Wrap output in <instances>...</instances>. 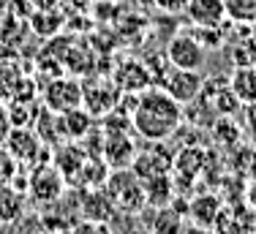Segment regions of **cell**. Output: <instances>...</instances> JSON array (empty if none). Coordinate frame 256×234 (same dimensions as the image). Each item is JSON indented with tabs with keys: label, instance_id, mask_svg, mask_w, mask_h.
<instances>
[{
	"label": "cell",
	"instance_id": "obj_1",
	"mask_svg": "<svg viewBox=\"0 0 256 234\" xmlns=\"http://www.w3.org/2000/svg\"><path fill=\"white\" fill-rule=\"evenodd\" d=\"M182 104H178L164 88H148L136 98L131 122L136 136L144 142H166L182 126Z\"/></svg>",
	"mask_w": 256,
	"mask_h": 234
},
{
	"label": "cell",
	"instance_id": "obj_2",
	"mask_svg": "<svg viewBox=\"0 0 256 234\" xmlns=\"http://www.w3.org/2000/svg\"><path fill=\"white\" fill-rule=\"evenodd\" d=\"M207 60V49L196 41L191 30H178L172 38L166 41V63L174 68H188L199 71Z\"/></svg>",
	"mask_w": 256,
	"mask_h": 234
},
{
	"label": "cell",
	"instance_id": "obj_3",
	"mask_svg": "<svg viewBox=\"0 0 256 234\" xmlns=\"http://www.w3.org/2000/svg\"><path fill=\"white\" fill-rule=\"evenodd\" d=\"M120 96H123V90L118 88L112 76H93L82 82V106L93 117H101L109 109H114Z\"/></svg>",
	"mask_w": 256,
	"mask_h": 234
},
{
	"label": "cell",
	"instance_id": "obj_4",
	"mask_svg": "<svg viewBox=\"0 0 256 234\" xmlns=\"http://www.w3.org/2000/svg\"><path fill=\"white\" fill-rule=\"evenodd\" d=\"M164 142H150L144 144V150H136L131 161V172L139 177V180H153V177H166L172 174L174 158L166 152V147H161Z\"/></svg>",
	"mask_w": 256,
	"mask_h": 234
},
{
	"label": "cell",
	"instance_id": "obj_5",
	"mask_svg": "<svg viewBox=\"0 0 256 234\" xmlns=\"http://www.w3.org/2000/svg\"><path fill=\"white\" fill-rule=\"evenodd\" d=\"M3 144L8 147V152L20 164H33L36 166V161L46 158V144L41 142V136L36 134L33 126H14Z\"/></svg>",
	"mask_w": 256,
	"mask_h": 234
},
{
	"label": "cell",
	"instance_id": "obj_6",
	"mask_svg": "<svg viewBox=\"0 0 256 234\" xmlns=\"http://www.w3.org/2000/svg\"><path fill=\"white\" fill-rule=\"evenodd\" d=\"M202 84H204V76L199 71H188V68H174V66H169L158 88H164L174 101L186 106V104H191V101L199 98Z\"/></svg>",
	"mask_w": 256,
	"mask_h": 234
},
{
	"label": "cell",
	"instance_id": "obj_7",
	"mask_svg": "<svg viewBox=\"0 0 256 234\" xmlns=\"http://www.w3.org/2000/svg\"><path fill=\"white\" fill-rule=\"evenodd\" d=\"M30 199L38 204H50L58 196H63L66 190V177L60 174V169L54 164H38L33 169V174L28 177Z\"/></svg>",
	"mask_w": 256,
	"mask_h": 234
},
{
	"label": "cell",
	"instance_id": "obj_8",
	"mask_svg": "<svg viewBox=\"0 0 256 234\" xmlns=\"http://www.w3.org/2000/svg\"><path fill=\"white\" fill-rule=\"evenodd\" d=\"M44 106L58 114L82 106V79H74V76L50 79V84L44 88Z\"/></svg>",
	"mask_w": 256,
	"mask_h": 234
},
{
	"label": "cell",
	"instance_id": "obj_9",
	"mask_svg": "<svg viewBox=\"0 0 256 234\" xmlns=\"http://www.w3.org/2000/svg\"><path fill=\"white\" fill-rule=\"evenodd\" d=\"M134 156H136V142H134L131 131L104 134L101 158L109 169H131Z\"/></svg>",
	"mask_w": 256,
	"mask_h": 234
},
{
	"label": "cell",
	"instance_id": "obj_10",
	"mask_svg": "<svg viewBox=\"0 0 256 234\" xmlns=\"http://www.w3.org/2000/svg\"><path fill=\"white\" fill-rule=\"evenodd\" d=\"M84 161H88V152L79 144L76 139H66L58 144V150L52 152V164L60 169V174L66 177V186H74L79 172H82Z\"/></svg>",
	"mask_w": 256,
	"mask_h": 234
},
{
	"label": "cell",
	"instance_id": "obj_11",
	"mask_svg": "<svg viewBox=\"0 0 256 234\" xmlns=\"http://www.w3.org/2000/svg\"><path fill=\"white\" fill-rule=\"evenodd\" d=\"M112 79L118 82V88L123 93H142L153 84V76H150V68L144 60H134L126 58L123 63L118 66V71L112 74Z\"/></svg>",
	"mask_w": 256,
	"mask_h": 234
},
{
	"label": "cell",
	"instance_id": "obj_12",
	"mask_svg": "<svg viewBox=\"0 0 256 234\" xmlns=\"http://www.w3.org/2000/svg\"><path fill=\"white\" fill-rule=\"evenodd\" d=\"M118 212L114 199L109 196L106 188H84V194H79V215L90 220H112V215Z\"/></svg>",
	"mask_w": 256,
	"mask_h": 234
},
{
	"label": "cell",
	"instance_id": "obj_13",
	"mask_svg": "<svg viewBox=\"0 0 256 234\" xmlns=\"http://www.w3.org/2000/svg\"><path fill=\"white\" fill-rule=\"evenodd\" d=\"M182 16L199 28H216V24H224L229 20L224 0H188Z\"/></svg>",
	"mask_w": 256,
	"mask_h": 234
},
{
	"label": "cell",
	"instance_id": "obj_14",
	"mask_svg": "<svg viewBox=\"0 0 256 234\" xmlns=\"http://www.w3.org/2000/svg\"><path fill=\"white\" fill-rule=\"evenodd\" d=\"M153 215H150V232L153 234H182L186 229V210L178 207L174 202L161 207H150Z\"/></svg>",
	"mask_w": 256,
	"mask_h": 234
},
{
	"label": "cell",
	"instance_id": "obj_15",
	"mask_svg": "<svg viewBox=\"0 0 256 234\" xmlns=\"http://www.w3.org/2000/svg\"><path fill=\"white\" fill-rule=\"evenodd\" d=\"M221 210H224V202L218 199L216 194H199V196H194V199L188 202L186 215L191 218V224L212 229L216 220H218V215H221Z\"/></svg>",
	"mask_w": 256,
	"mask_h": 234
},
{
	"label": "cell",
	"instance_id": "obj_16",
	"mask_svg": "<svg viewBox=\"0 0 256 234\" xmlns=\"http://www.w3.org/2000/svg\"><path fill=\"white\" fill-rule=\"evenodd\" d=\"M254 220H256V210H246V207H224L218 215L212 232L216 234H254Z\"/></svg>",
	"mask_w": 256,
	"mask_h": 234
},
{
	"label": "cell",
	"instance_id": "obj_17",
	"mask_svg": "<svg viewBox=\"0 0 256 234\" xmlns=\"http://www.w3.org/2000/svg\"><path fill=\"white\" fill-rule=\"evenodd\" d=\"M229 88L242 106L256 104V68L254 66H234V71L229 74Z\"/></svg>",
	"mask_w": 256,
	"mask_h": 234
},
{
	"label": "cell",
	"instance_id": "obj_18",
	"mask_svg": "<svg viewBox=\"0 0 256 234\" xmlns=\"http://www.w3.org/2000/svg\"><path fill=\"white\" fill-rule=\"evenodd\" d=\"M96 117L88 112L84 106L68 109V112H60V126H63V136L66 139H82L84 134L93 128Z\"/></svg>",
	"mask_w": 256,
	"mask_h": 234
},
{
	"label": "cell",
	"instance_id": "obj_19",
	"mask_svg": "<svg viewBox=\"0 0 256 234\" xmlns=\"http://www.w3.org/2000/svg\"><path fill=\"white\" fill-rule=\"evenodd\" d=\"M202 166H204V150H199V147H182V150L174 156V166H172V172H178L180 177H188V180H194V177L202 172Z\"/></svg>",
	"mask_w": 256,
	"mask_h": 234
},
{
	"label": "cell",
	"instance_id": "obj_20",
	"mask_svg": "<svg viewBox=\"0 0 256 234\" xmlns=\"http://www.w3.org/2000/svg\"><path fill=\"white\" fill-rule=\"evenodd\" d=\"M22 190L11 188V186H0V224H14L16 218H22Z\"/></svg>",
	"mask_w": 256,
	"mask_h": 234
},
{
	"label": "cell",
	"instance_id": "obj_21",
	"mask_svg": "<svg viewBox=\"0 0 256 234\" xmlns=\"http://www.w3.org/2000/svg\"><path fill=\"white\" fill-rule=\"evenodd\" d=\"M25 76L22 68L14 63L11 58H0V101H8L11 96H14L16 84H20V79Z\"/></svg>",
	"mask_w": 256,
	"mask_h": 234
},
{
	"label": "cell",
	"instance_id": "obj_22",
	"mask_svg": "<svg viewBox=\"0 0 256 234\" xmlns=\"http://www.w3.org/2000/svg\"><path fill=\"white\" fill-rule=\"evenodd\" d=\"M191 33L196 36V41L204 49H212V52L224 49V44H226V22L216 24V28H199V24H191Z\"/></svg>",
	"mask_w": 256,
	"mask_h": 234
},
{
	"label": "cell",
	"instance_id": "obj_23",
	"mask_svg": "<svg viewBox=\"0 0 256 234\" xmlns=\"http://www.w3.org/2000/svg\"><path fill=\"white\" fill-rule=\"evenodd\" d=\"M226 3V16L232 22H240L254 28L256 24V0H224Z\"/></svg>",
	"mask_w": 256,
	"mask_h": 234
},
{
	"label": "cell",
	"instance_id": "obj_24",
	"mask_svg": "<svg viewBox=\"0 0 256 234\" xmlns=\"http://www.w3.org/2000/svg\"><path fill=\"white\" fill-rule=\"evenodd\" d=\"M16 174H20V161L8 152V147L0 144V186H11Z\"/></svg>",
	"mask_w": 256,
	"mask_h": 234
},
{
	"label": "cell",
	"instance_id": "obj_25",
	"mask_svg": "<svg viewBox=\"0 0 256 234\" xmlns=\"http://www.w3.org/2000/svg\"><path fill=\"white\" fill-rule=\"evenodd\" d=\"M14 234H52V232L41 215H22V218H16Z\"/></svg>",
	"mask_w": 256,
	"mask_h": 234
},
{
	"label": "cell",
	"instance_id": "obj_26",
	"mask_svg": "<svg viewBox=\"0 0 256 234\" xmlns=\"http://www.w3.org/2000/svg\"><path fill=\"white\" fill-rule=\"evenodd\" d=\"M68 234H112V226L106 220H90V218H79L74 226L68 229Z\"/></svg>",
	"mask_w": 256,
	"mask_h": 234
},
{
	"label": "cell",
	"instance_id": "obj_27",
	"mask_svg": "<svg viewBox=\"0 0 256 234\" xmlns=\"http://www.w3.org/2000/svg\"><path fill=\"white\" fill-rule=\"evenodd\" d=\"M186 3L188 0H153V6L161 14H169V16H178L186 11Z\"/></svg>",
	"mask_w": 256,
	"mask_h": 234
},
{
	"label": "cell",
	"instance_id": "obj_28",
	"mask_svg": "<svg viewBox=\"0 0 256 234\" xmlns=\"http://www.w3.org/2000/svg\"><path fill=\"white\" fill-rule=\"evenodd\" d=\"M11 114H8V106H6V101H0V144L6 142V136H8L11 131Z\"/></svg>",
	"mask_w": 256,
	"mask_h": 234
},
{
	"label": "cell",
	"instance_id": "obj_29",
	"mask_svg": "<svg viewBox=\"0 0 256 234\" xmlns=\"http://www.w3.org/2000/svg\"><path fill=\"white\" fill-rule=\"evenodd\" d=\"M63 3V0H33L36 11H46V8H58V6Z\"/></svg>",
	"mask_w": 256,
	"mask_h": 234
},
{
	"label": "cell",
	"instance_id": "obj_30",
	"mask_svg": "<svg viewBox=\"0 0 256 234\" xmlns=\"http://www.w3.org/2000/svg\"><path fill=\"white\" fill-rule=\"evenodd\" d=\"M248 117H246V120H248V131H251V134H256V104H248Z\"/></svg>",
	"mask_w": 256,
	"mask_h": 234
},
{
	"label": "cell",
	"instance_id": "obj_31",
	"mask_svg": "<svg viewBox=\"0 0 256 234\" xmlns=\"http://www.w3.org/2000/svg\"><path fill=\"white\" fill-rule=\"evenodd\" d=\"M182 234H216V232L207 229V226H196V224H191V226H186V229H182Z\"/></svg>",
	"mask_w": 256,
	"mask_h": 234
},
{
	"label": "cell",
	"instance_id": "obj_32",
	"mask_svg": "<svg viewBox=\"0 0 256 234\" xmlns=\"http://www.w3.org/2000/svg\"><path fill=\"white\" fill-rule=\"evenodd\" d=\"M248 202H251V207L256 210V180H254V186H251V190H248Z\"/></svg>",
	"mask_w": 256,
	"mask_h": 234
},
{
	"label": "cell",
	"instance_id": "obj_33",
	"mask_svg": "<svg viewBox=\"0 0 256 234\" xmlns=\"http://www.w3.org/2000/svg\"><path fill=\"white\" fill-rule=\"evenodd\" d=\"M139 234H153V232H150V229H148V232H139Z\"/></svg>",
	"mask_w": 256,
	"mask_h": 234
},
{
	"label": "cell",
	"instance_id": "obj_34",
	"mask_svg": "<svg viewBox=\"0 0 256 234\" xmlns=\"http://www.w3.org/2000/svg\"><path fill=\"white\" fill-rule=\"evenodd\" d=\"M254 234H256V220H254Z\"/></svg>",
	"mask_w": 256,
	"mask_h": 234
},
{
	"label": "cell",
	"instance_id": "obj_35",
	"mask_svg": "<svg viewBox=\"0 0 256 234\" xmlns=\"http://www.w3.org/2000/svg\"><path fill=\"white\" fill-rule=\"evenodd\" d=\"M254 68H256V60H254Z\"/></svg>",
	"mask_w": 256,
	"mask_h": 234
},
{
	"label": "cell",
	"instance_id": "obj_36",
	"mask_svg": "<svg viewBox=\"0 0 256 234\" xmlns=\"http://www.w3.org/2000/svg\"><path fill=\"white\" fill-rule=\"evenodd\" d=\"M52 234H58V232H52Z\"/></svg>",
	"mask_w": 256,
	"mask_h": 234
}]
</instances>
